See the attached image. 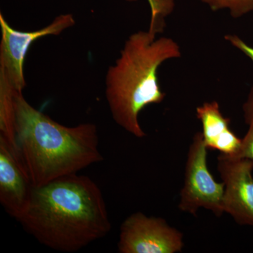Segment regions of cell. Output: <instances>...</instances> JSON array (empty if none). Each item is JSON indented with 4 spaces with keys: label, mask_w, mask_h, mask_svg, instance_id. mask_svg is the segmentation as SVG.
Returning <instances> with one entry per match:
<instances>
[{
    "label": "cell",
    "mask_w": 253,
    "mask_h": 253,
    "mask_svg": "<svg viewBox=\"0 0 253 253\" xmlns=\"http://www.w3.org/2000/svg\"><path fill=\"white\" fill-rule=\"evenodd\" d=\"M18 221L42 244L64 253L77 252L111 229L99 186L77 174L34 188Z\"/></svg>",
    "instance_id": "obj_1"
},
{
    "label": "cell",
    "mask_w": 253,
    "mask_h": 253,
    "mask_svg": "<svg viewBox=\"0 0 253 253\" xmlns=\"http://www.w3.org/2000/svg\"><path fill=\"white\" fill-rule=\"evenodd\" d=\"M15 119L18 154L35 188L104 159L95 125L62 126L33 107L22 91L15 96Z\"/></svg>",
    "instance_id": "obj_2"
},
{
    "label": "cell",
    "mask_w": 253,
    "mask_h": 253,
    "mask_svg": "<svg viewBox=\"0 0 253 253\" xmlns=\"http://www.w3.org/2000/svg\"><path fill=\"white\" fill-rule=\"evenodd\" d=\"M156 33L152 26L149 31L131 35L106 76V99L115 122L138 138L146 136L139 113L149 105L161 104L166 96L158 83V68L165 61L181 56L174 40L156 39Z\"/></svg>",
    "instance_id": "obj_3"
},
{
    "label": "cell",
    "mask_w": 253,
    "mask_h": 253,
    "mask_svg": "<svg viewBox=\"0 0 253 253\" xmlns=\"http://www.w3.org/2000/svg\"><path fill=\"white\" fill-rule=\"evenodd\" d=\"M207 146L202 132L195 134L186 160L184 186L179 210L196 216L200 208L212 211L217 217L224 212V183H218L208 169Z\"/></svg>",
    "instance_id": "obj_4"
},
{
    "label": "cell",
    "mask_w": 253,
    "mask_h": 253,
    "mask_svg": "<svg viewBox=\"0 0 253 253\" xmlns=\"http://www.w3.org/2000/svg\"><path fill=\"white\" fill-rule=\"evenodd\" d=\"M183 247V234L161 217L135 212L126 218L120 229L121 253H175Z\"/></svg>",
    "instance_id": "obj_5"
},
{
    "label": "cell",
    "mask_w": 253,
    "mask_h": 253,
    "mask_svg": "<svg viewBox=\"0 0 253 253\" xmlns=\"http://www.w3.org/2000/svg\"><path fill=\"white\" fill-rule=\"evenodd\" d=\"M72 15L63 14L55 18L49 26L39 31H16L0 14L1 41L0 45V77L4 78L16 90L22 91L26 85L23 63L30 46L37 40L47 36H58L74 26Z\"/></svg>",
    "instance_id": "obj_6"
},
{
    "label": "cell",
    "mask_w": 253,
    "mask_h": 253,
    "mask_svg": "<svg viewBox=\"0 0 253 253\" xmlns=\"http://www.w3.org/2000/svg\"><path fill=\"white\" fill-rule=\"evenodd\" d=\"M217 169L224 184V212L240 225L253 226V160L220 154Z\"/></svg>",
    "instance_id": "obj_7"
},
{
    "label": "cell",
    "mask_w": 253,
    "mask_h": 253,
    "mask_svg": "<svg viewBox=\"0 0 253 253\" xmlns=\"http://www.w3.org/2000/svg\"><path fill=\"white\" fill-rule=\"evenodd\" d=\"M34 188L18 153L0 138V202L8 214L18 220Z\"/></svg>",
    "instance_id": "obj_8"
},
{
    "label": "cell",
    "mask_w": 253,
    "mask_h": 253,
    "mask_svg": "<svg viewBox=\"0 0 253 253\" xmlns=\"http://www.w3.org/2000/svg\"><path fill=\"white\" fill-rule=\"evenodd\" d=\"M196 116L202 124L203 137L208 149L228 156H237L242 139L231 131L230 119L223 116L217 101L204 103L199 106Z\"/></svg>",
    "instance_id": "obj_9"
},
{
    "label": "cell",
    "mask_w": 253,
    "mask_h": 253,
    "mask_svg": "<svg viewBox=\"0 0 253 253\" xmlns=\"http://www.w3.org/2000/svg\"><path fill=\"white\" fill-rule=\"evenodd\" d=\"M17 91L0 77V138L18 153L15 129V96Z\"/></svg>",
    "instance_id": "obj_10"
},
{
    "label": "cell",
    "mask_w": 253,
    "mask_h": 253,
    "mask_svg": "<svg viewBox=\"0 0 253 253\" xmlns=\"http://www.w3.org/2000/svg\"><path fill=\"white\" fill-rule=\"evenodd\" d=\"M243 111L245 122L249 126V129L242 139L239 154L234 157L253 160V85L251 86L247 99L243 105Z\"/></svg>",
    "instance_id": "obj_11"
},
{
    "label": "cell",
    "mask_w": 253,
    "mask_h": 253,
    "mask_svg": "<svg viewBox=\"0 0 253 253\" xmlns=\"http://www.w3.org/2000/svg\"><path fill=\"white\" fill-rule=\"evenodd\" d=\"M213 11L225 10L233 18L242 17L253 11V0H199Z\"/></svg>",
    "instance_id": "obj_12"
},
{
    "label": "cell",
    "mask_w": 253,
    "mask_h": 253,
    "mask_svg": "<svg viewBox=\"0 0 253 253\" xmlns=\"http://www.w3.org/2000/svg\"><path fill=\"white\" fill-rule=\"evenodd\" d=\"M224 38L226 41L230 43L231 45L242 51L253 63V47L252 46L249 45L247 43L245 42L241 38L236 35H227L224 37Z\"/></svg>",
    "instance_id": "obj_13"
}]
</instances>
